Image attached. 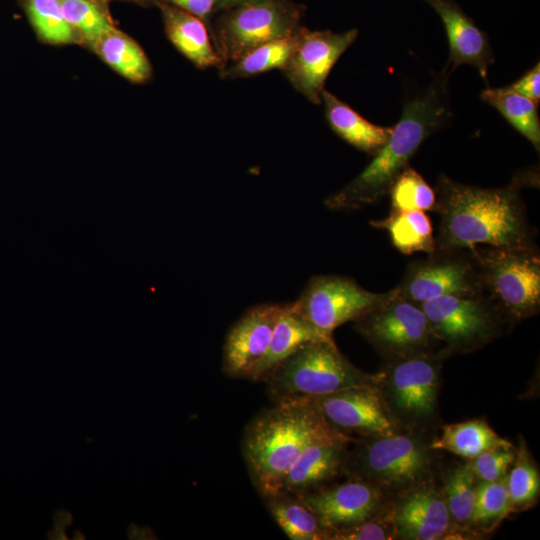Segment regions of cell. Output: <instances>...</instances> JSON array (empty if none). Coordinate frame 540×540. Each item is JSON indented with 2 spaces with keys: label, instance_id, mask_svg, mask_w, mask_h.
Masks as SVG:
<instances>
[{
  "label": "cell",
  "instance_id": "5bb4252c",
  "mask_svg": "<svg viewBox=\"0 0 540 540\" xmlns=\"http://www.w3.org/2000/svg\"><path fill=\"white\" fill-rule=\"evenodd\" d=\"M313 398L327 423L342 434L382 437L402 432L378 384L357 385Z\"/></svg>",
  "mask_w": 540,
  "mask_h": 540
},
{
  "label": "cell",
  "instance_id": "7a4b0ae2",
  "mask_svg": "<svg viewBox=\"0 0 540 540\" xmlns=\"http://www.w3.org/2000/svg\"><path fill=\"white\" fill-rule=\"evenodd\" d=\"M450 75L444 67L433 75L424 90L405 100L388 141L353 180L324 200L328 209L358 210L388 195L391 185L424 141L452 118Z\"/></svg>",
  "mask_w": 540,
  "mask_h": 540
},
{
  "label": "cell",
  "instance_id": "4316f807",
  "mask_svg": "<svg viewBox=\"0 0 540 540\" xmlns=\"http://www.w3.org/2000/svg\"><path fill=\"white\" fill-rule=\"evenodd\" d=\"M483 102L495 108L519 134L540 151L538 104L504 87H487L480 93Z\"/></svg>",
  "mask_w": 540,
  "mask_h": 540
},
{
  "label": "cell",
  "instance_id": "e0dca14e",
  "mask_svg": "<svg viewBox=\"0 0 540 540\" xmlns=\"http://www.w3.org/2000/svg\"><path fill=\"white\" fill-rule=\"evenodd\" d=\"M393 516L401 539H442L450 529L444 494L428 481L404 490L393 505Z\"/></svg>",
  "mask_w": 540,
  "mask_h": 540
},
{
  "label": "cell",
  "instance_id": "9a60e30c",
  "mask_svg": "<svg viewBox=\"0 0 540 540\" xmlns=\"http://www.w3.org/2000/svg\"><path fill=\"white\" fill-rule=\"evenodd\" d=\"M329 532L372 518L384 507L382 488L360 479L323 485L297 496Z\"/></svg>",
  "mask_w": 540,
  "mask_h": 540
},
{
  "label": "cell",
  "instance_id": "ac0fdd59",
  "mask_svg": "<svg viewBox=\"0 0 540 540\" xmlns=\"http://www.w3.org/2000/svg\"><path fill=\"white\" fill-rule=\"evenodd\" d=\"M424 1L439 15L446 31L449 57L445 68L452 74L461 65H471L488 83V70L495 61L488 35L453 0Z\"/></svg>",
  "mask_w": 540,
  "mask_h": 540
},
{
  "label": "cell",
  "instance_id": "603a6c76",
  "mask_svg": "<svg viewBox=\"0 0 540 540\" xmlns=\"http://www.w3.org/2000/svg\"><path fill=\"white\" fill-rule=\"evenodd\" d=\"M430 447L472 459L487 450L513 445L486 421L473 419L443 426L441 435L430 443Z\"/></svg>",
  "mask_w": 540,
  "mask_h": 540
},
{
  "label": "cell",
  "instance_id": "e575fe53",
  "mask_svg": "<svg viewBox=\"0 0 540 540\" xmlns=\"http://www.w3.org/2000/svg\"><path fill=\"white\" fill-rule=\"evenodd\" d=\"M397 531L393 516V505L384 507L370 519L330 532L334 540H387L396 538Z\"/></svg>",
  "mask_w": 540,
  "mask_h": 540
},
{
  "label": "cell",
  "instance_id": "cb8c5ba5",
  "mask_svg": "<svg viewBox=\"0 0 540 540\" xmlns=\"http://www.w3.org/2000/svg\"><path fill=\"white\" fill-rule=\"evenodd\" d=\"M370 224L378 229H384L394 248L404 255L415 252L427 254L435 250L433 226L425 211L391 210L382 220H372Z\"/></svg>",
  "mask_w": 540,
  "mask_h": 540
},
{
  "label": "cell",
  "instance_id": "ab89813d",
  "mask_svg": "<svg viewBox=\"0 0 540 540\" xmlns=\"http://www.w3.org/2000/svg\"><path fill=\"white\" fill-rule=\"evenodd\" d=\"M258 0H217L216 12Z\"/></svg>",
  "mask_w": 540,
  "mask_h": 540
},
{
  "label": "cell",
  "instance_id": "d590c367",
  "mask_svg": "<svg viewBox=\"0 0 540 540\" xmlns=\"http://www.w3.org/2000/svg\"><path fill=\"white\" fill-rule=\"evenodd\" d=\"M516 458L513 447H500L482 452L470 459L468 466L476 480L494 481L507 475Z\"/></svg>",
  "mask_w": 540,
  "mask_h": 540
},
{
  "label": "cell",
  "instance_id": "6da1fadb",
  "mask_svg": "<svg viewBox=\"0 0 540 540\" xmlns=\"http://www.w3.org/2000/svg\"><path fill=\"white\" fill-rule=\"evenodd\" d=\"M538 167L521 170L505 186L483 188L459 183L444 173L435 187L439 215L437 249L489 247L538 248L522 190L538 187Z\"/></svg>",
  "mask_w": 540,
  "mask_h": 540
},
{
  "label": "cell",
  "instance_id": "f546056e",
  "mask_svg": "<svg viewBox=\"0 0 540 540\" xmlns=\"http://www.w3.org/2000/svg\"><path fill=\"white\" fill-rule=\"evenodd\" d=\"M26 9L37 34L50 44L77 41L76 32L65 20L59 0H25Z\"/></svg>",
  "mask_w": 540,
  "mask_h": 540
},
{
  "label": "cell",
  "instance_id": "d6a6232c",
  "mask_svg": "<svg viewBox=\"0 0 540 540\" xmlns=\"http://www.w3.org/2000/svg\"><path fill=\"white\" fill-rule=\"evenodd\" d=\"M475 476L468 464L453 468L446 476L443 494L451 520L464 524L471 521L475 498Z\"/></svg>",
  "mask_w": 540,
  "mask_h": 540
},
{
  "label": "cell",
  "instance_id": "44dd1931",
  "mask_svg": "<svg viewBox=\"0 0 540 540\" xmlns=\"http://www.w3.org/2000/svg\"><path fill=\"white\" fill-rule=\"evenodd\" d=\"M322 103L329 127L355 149L373 156L390 138L392 127L370 122L326 89L322 93Z\"/></svg>",
  "mask_w": 540,
  "mask_h": 540
},
{
  "label": "cell",
  "instance_id": "d4e9b609",
  "mask_svg": "<svg viewBox=\"0 0 540 540\" xmlns=\"http://www.w3.org/2000/svg\"><path fill=\"white\" fill-rule=\"evenodd\" d=\"M92 47L102 60L129 81L145 83L151 78L152 66L143 49L115 28Z\"/></svg>",
  "mask_w": 540,
  "mask_h": 540
},
{
  "label": "cell",
  "instance_id": "484cf974",
  "mask_svg": "<svg viewBox=\"0 0 540 540\" xmlns=\"http://www.w3.org/2000/svg\"><path fill=\"white\" fill-rule=\"evenodd\" d=\"M264 501L272 518L289 539H329V532L299 497L277 493Z\"/></svg>",
  "mask_w": 540,
  "mask_h": 540
},
{
  "label": "cell",
  "instance_id": "277c9868",
  "mask_svg": "<svg viewBox=\"0 0 540 540\" xmlns=\"http://www.w3.org/2000/svg\"><path fill=\"white\" fill-rule=\"evenodd\" d=\"M381 373L354 366L332 337L308 342L278 365L264 380L274 401L319 397L363 384H379Z\"/></svg>",
  "mask_w": 540,
  "mask_h": 540
},
{
  "label": "cell",
  "instance_id": "f35d334b",
  "mask_svg": "<svg viewBox=\"0 0 540 540\" xmlns=\"http://www.w3.org/2000/svg\"><path fill=\"white\" fill-rule=\"evenodd\" d=\"M129 537L133 539H154L155 534L149 527H136L135 525H132L129 528Z\"/></svg>",
  "mask_w": 540,
  "mask_h": 540
},
{
  "label": "cell",
  "instance_id": "4dcf8cb0",
  "mask_svg": "<svg viewBox=\"0 0 540 540\" xmlns=\"http://www.w3.org/2000/svg\"><path fill=\"white\" fill-rule=\"evenodd\" d=\"M65 20L93 46L114 29L112 22L92 0H59Z\"/></svg>",
  "mask_w": 540,
  "mask_h": 540
},
{
  "label": "cell",
  "instance_id": "3957f363",
  "mask_svg": "<svg viewBox=\"0 0 540 540\" xmlns=\"http://www.w3.org/2000/svg\"><path fill=\"white\" fill-rule=\"evenodd\" d=\"M350 437L334 430L313 397L276 401L247 425L242 451L252 482L267 498L277 494L287 471L308 446Z\"/></svg>",
  "mask_w": 540,
  "mask_h": 540
},
{
  "label": "cell",
  "instance_id": "8d00e7d4",
  "mask_svg": "<svg viewBox=\"0 0 540 540\" xmlns=\"http://www.w3.org/2000/svg\"><path fill=\"white\" fill-rule=\"evenodd\" d=\"M506 89L524 96L536 104L540 102V63L537 62L519 79L505 86Z\"/></svg>",
  "mask_w": 540,
  "mask_h": 540
},
{
  "label": "cell",
  "instance_id": "5b68a950",
  "mask_svg": "<svg viewBox=\"0 0 540 540\" xmlns=\"http://www.w3.org/2000/svg\"><path fill=\"white\" fill-rule=\"evenodd\" d=\"M483 294L509 326L538 314L540 256L538 248L475 247Z\"/></svg>",
  "mask_w": 540,
  "mask_h": 540
},
{
  "label": "cell",
  "instance_id": "9c48e42d",
  "mask_svg": "<svg viewBox=\"0 0 540 540\" xmlns=\"http://www.w3.org/2000/svg\"><path fill=\"white\" fill-rule=\"evenodd\" d=\"M449 354L426 351L387 361L379 388L395 418L406 425L424 424L435 416L442 362Z\"/></svg>",
  "mask_w": 540,
  "mask_h": 540
},
{
  "label": "cell",
  "instance_id": "60d3db41",
  "mask_svg": "<svg viewBox=\"0 0 540 540\" xmlns=\"http://www.w3.org/2000/svg\"><path fill=\"white\" fill-rule=\"evenodd\" d=\"M58 514H59V518H55V520L59 522L58 528H61V529H62L63 525H68V524H70V522H71V517H70V514H69V513H63V512H60V513H58Z\"/></svg>",
  "mask_w": 540,
  "mask_h": 540
},
{
  "label": "cell",
  "instance_id": "30bf717a",
  "mask_svg": "<svg viewBox=\"0 0 540 540\" xmlns=\"http://www.w3.org/2000/svg\"><path fill=\"white\" fill-rule=\"evenodd\" d=\"M393 294L378 293L360 286L353 278L327 274L309 279L293 306L320 335L332 337L339 326L356 321Z\"/></svg>",
  "mask_w": 540,
  "mask_h": 540
},
{
  "label": "cell",
  "instance_id": "7c38bea8",
  "mask_svg": "<svg viewBox=\"0 0 540 540\" xmlns=\"http://www.w3.org/2000/svg\"><path fill=\"white\" fill-rule=\"evenodd\" d=\"M394 290L418 305L447 295L483 293L479 265L469 249L435 248L426 258L409 263Z\"/></svg>",
  "mask_w": 540,
  "mask_h": 540
},
{
  "label": "cell",
  "instance_id": "ba28073f",
  "mask_svg": "<svg viewBox=\"0 0 540 540\" xmlns=\"http://www.w3.org/2000/svg\"><path fill=\"white\" fill-rule=\"evenodd\" d=\"M431 331L449 354L469 353L489 344L509 326L484 295H447L420 304Z\"/></svg>",
  "mask_w": 540,
  "mask_h": 540
},
{
  "label": "cell",
  "instance_id": "8fae6325",
  "mask_svg": "<svg viewBox=\"0 0 540 540\" xmlns=\"http://www.w3.org/2000/svg\"><path fill=\"white\" fill-rule=\"evenodd\" d=\"M355 330L386 361L433 350L436 339L420 305L393 294L354 321Z\"/></svg>",
  "mask_w": 540,
  "mask_h": 540
},
{
  "label": "cell",
  "instance_id": "74e56055",
  "mask_svg": "<svg viewBox=\"0 0 540 540\" xmlns=\"http://www.w3.org/2000/svg\"><path fill=\"white\" fill-rule=\"evenodd\" d=\"M167 4L186 11L204 22L216 12L217 0H167Z\"/></svg>",
  "mask_w": 540,
  "mask_h": 540
},
{
  "label": "cell",
  "instance_id": "4fadbf2b",
  "mask_svg": "<svg viewBox=\"0 0 540 540\" xmlns=\"http://www.w3.org/2000/svg\"><path fill=\"white\" fill-rule=\"evenodd\" d=\"M358 33L355 28L335 33L301 26L296 33V45L282 69L285 78L308 101L321 104L332 68L355 42Z\"/></svg>",
  "mask_w": 540,
  "mask_h": 540
},
{
  "label": "cell",
  "instance_id": "836d02e7",
  "mask_svg": "<svg viewBox=\"0 0 540 540\" xmlns=\"http://www.w3.org/2000/svg\"><path fill=\"white\" fill-rule=\"evenodd\" d=\"M507 475L494 481H480L475 487V498L471 523L487 525L503 518L511 511Z\"/></svg>",
  "mask_w": 540,
  "mask_h": 540
},
{
  "label": "cell",
  "instance_id": "d6986e66",
  "mask_svg": "<svg viewBox=\"0 0 540 540\" xmlns=\"http://www.w3.org/2000/svg\"><path fill=\"white\" fill-rule=\"evenodd\" d=\"M351 437L314 443L303 450L284 476L278 493L301 496L328 484L340 472Z\"/></svg>",
  "mask_w": 540,
  "mask_h": 540
},
{
  "label": "cell",
  "instance_id": "7402d4cb",
  "mask_svg": "<svg viewBox=\"0 0 540 540\" xmlns=\"http://www.w3.org/2000/svg\"><path fill=\"white\" fill-rule=\"evenodd\" d=\"M324 337L300 316L292 302L283 304L269 346L248 379L264 381L278 365L302 346Z\"/></svg>",
  "mask_w": 540,
  "mask_h": 540
},
{
  "label": "cell",
  "instance_id": "ffe728a7",
  "mask_svg": "<svg viewBox=\"0 0 540 540\" xmlns=\"http://www.w3.org/2000/svg\"><path fill=\"white\" fill-rule=\"evenodd\" d=\"M161 9L166 35L183 56L200 69L223 67L203 20L170 4Z\"/></svg>",
  "mask_w": 540,
  "mask_h": 540
},
{
  "label": "cell",
  "instance_id": "52a82bcc",
  "mask_svg": "<svg viewBox=\"0 0 540 540\" xmlns=\"http://www.w3.org/2000/svg\"><path fill=\"white\" fill-rule=\"evenodd\" d=\"M303 14L304 7L291 0H258L223 10L212 28L223 67L262 44L294 34Z\"/></svg>",
  "mask_w": 540,
  "mask_h": 540
},
{
  "label": "cell",
  "instance_id": "2e32d148",
  "mask_svg": "<svg viewBox=\"0 0 540 540\" xmlns=\"http://www.w3.org/2000/svg\"><path fill=\"white\" fill-rule=\"evenodd\" d=\"M283 304L250 307L229 329L222 354V370L230 378L248 379L265 354Z\"/></svg>",
  "mask_w": 540,
  "mask_h": 540
},
{
  "label": "cell",
  "instance_id": "8992f818",
  "mask_svg": "<svg viewBox=\"0 0 540 540\" xmlns=\"http://www.w3.org/2000/svg\"><path fill=\"white\" fill-rule=\"evenodd\" d=\"M430 444L402 432L382 437H364L347 448L342 472L381 488L403 491L428 480L432 472Z\"/></svg>",
  "mask_w": 540,
  "mask_h": 540
},
{
  "label": "cell",
  "instance_id": "83f0119b",
  "mask_svg": "<svg viewBox=\"0 0 540 540\" xmlns=\"http://www.w3.org/2000/svg\"><path fill=\"white\" fill-rule=\"evenodd\" d=\"M297 31L252 49L237 61L220 69L219 76L222 79H239L275 69L282 70L296 45Z\"/></svg>",
  "mask_w": 540,
  "mask_h": 540
},
{
  "label": "cell",
  "instance_id": "1f68e13d",
  "mask_svg": "<svg viewBox=\"0 0 540 540\" xmlns=\"http://www.w3.org/2000/svg\"><path fill=\"white\" fill-rule=\"evenodd\" d=\"M513 463L514 466L506 478L510 507L527 508L538 498L539 472L524 445L516 452Z\"/></svg>",
  "mask_w": 540,
  "mask_h": 540
},
{
  "label": "cell",
  "instance_id": "f1b7e54d",
  "mask_svg": "<svg viewBox=\"0 0 540 540\" xmlns=\"http://www.w3.org/2000/svg\"><path fill=\"white\" fill-rule=\"evenodd\" d=\"M391 210L398 211H434L435 190L410 165H408L391 185Z\"/></svg>",
  "mask_w": 540,
  "mask_h": 540
}]
</instances>
